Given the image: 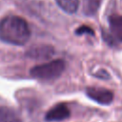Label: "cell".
I'll list each match as a JSON object with an SVG mask.
<instances>
[{"label":"cell","mask_w":122,"mask_h":122,"mask_svg":"<svg viewBox=\"0 0 122 122\" xmlns=\"http://www.w3.org/2000/svg\"><path fill=\"white\" fill-rule=\"evenodd\" d=\"M102 0H83V13L87 16L95 15L101 6Z\"/></svg>","instance_id":"cell-9"},{"label":"cell","mask_w":122,"mask_h":122,"mask_svg":"<svg viewBox=\"0 0 122 122\" xmlns=\"http://www.w3.org/2000/svg\"><path fill=\"white\" fill-rule=\"evenodd\" d=\"M86 94L89 98L101 105H110L113 100V93L104 88L88 87L86 89Z\"/></svg>","instance_id":"cell-3"},{"label":"cell","mask_w":122,"mask_h":122,"mask_svg":"<svg viewBox=\"0 0 122 122\" xmlns=\"http://www.w3.org/2000/svg\"><path fill=\"white\" fill-rule=\"evenodd\" d=\"M109 25L112 35L122 42V15L113 14L109 17Z\"/></svg>","instance_id":"cell-6"},{"label":"cell","mask_w":122,"mask_h":122,"mask_svg":"<svg viewBox=\"0 0 122 122\" xmlns=\"http://www.w3.org/2000/svg\"><path fill=\"white\" fill-rule=\"evenodd\" d=\"M30 37L27 21L16 15H9L0 21V39L6 43L22 46Z\"/></svg>","instance_id":"cell-1"},{"label":"cell","mask_w":122,"mask_h":122,"mask_svg":"<svg viewBox=\"0 0 122 122\" xmlns=\"http://www.w3.org/2000/svg\"><path fill=\"white\" fill-rule=\"evenodd\" d=\"M71 115L70 109L65 103H58L51 108L45 115V120L49 122H57L69 118Z\"/></svg>","instance_id":"cell-4"},{"label":"cell","mask_w":122,"mask_h":122,"mask_svg":"<svg viewBox=\"0 0 122 122\" xmlns=\"http://www.w3.org/2000/svg\"><path fill=\"white\" fill-rule=\"evenodd\" d=\"M66 68V63L62 59H55L41 65H37L30 71L33 78L39 80H54L58 78Z\"/></svg>","instance_id":"cell-2"},{"label":"cell","mask_w":122,"mask_h":122,"mask_svg":"<svg viewBox=\"0 0 122 122\" xmlns=\"http://www.w3.org/2000/svg\"><path fill=\"white\" fill-rule=\"evenodd\" d=\"M75 34L82 35V34H89V35H94V30L89 27V26H80L77 30H75Z\"/></svg>","instance_id":"cell-10"},{"label":"cell","mask_w":122,"mask_h":122,"mask_svg":"<svg viewBox=\"0 0 122 122\" xmlns=\"http://www.w3.org/2000/svg\"><path fill=\"white\" fill-rule=\"evenodd\" d=\"M57 6L69 14L75 13L79 8V0H55Z\"/></svg>","instance_id":"cell-8"},{"label":"cell","mask_w":122,"mask_h":122,"mask_svg":"<svg viewBox=\"0 0 122 122\" xmlns=\"http://www.w3.org/2000/svg\"><path fill=\"white\" fill-rule=\"evenodd\" d=\"M26 54L32 59L45 60L51 58L54 54V49L50 45H36L30 48Z\"/></svg>","instance_id":"cell-5"},{"label":"cell","mask_w":122,"mask_h":122,"mask_svg":"<svg viewBox=\"0 0 122 122\" xmlns=\"http://www.w3.org/2000/svg\"><path fill=\"white\" fill-rule=\"evenodd\" d=\"M0 122H21L18 113L11 108L0 107Z\"/></svg>","instance_id":"cell-7"},{"label":"cell","mask_w":122,"mask_h":122,"mask_svg":"<svg viewBox=\"0 0 122 122\" xmlns=\"http://www.w3.org/2000/svg\"><path fill=\"white\" fill-rule=\"evenodd\" d=\"M94 75H95L96 77H98V78H102V79H107V78L110 77L108 71H105V70H99L98 71H96V73H95Z\"/></svg>","instance_id":"cell-11"}]
</instances>
